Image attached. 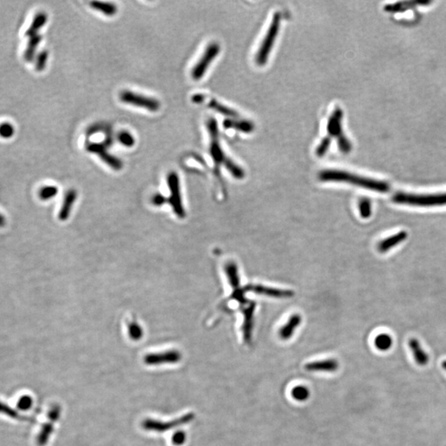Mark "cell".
<instances>
[{"instance_id": "1", "label": "cell", "mask_w": 446, "mask_h": 446, "mask_svg": "<svg viewBox=\"0 0 446 446\" xmlns=\"http://www.w3.org/2000/svg\"><path fill=\"white\" fill-rule=\"evenodd\" d=\"M319 180L322 182L347 183L379 193H387L390 189L388 183L357 176L340 169H324L321 171Z\"/></svg>"}, {"instance_id": "2", "label": "cell", "mask_w": 446, "mask_h": 446, "mask_svg": "<svg viewBox=\"0 0 446 446\" xmlns=\"http://www.w3.org/2000/svg\"><path fill=\"white\" fill-rule=\"evenodd\" d=\"M210 138H211V144H210V154L213 160L216 164H223L225 167L230 171V173L237 179H242L244 177V171L241 169L240 167L234 164L229 158L226 157L225 153L222 151V147L220 145L219 138H218V125L213 118H211L208 123Z\"/></svg>"}, {"instance_id": "3", "label": "cell", "mask_w": 446, "mask_h": 446, "mask_svg": "<svg viewBox=\"0 0 446 446\" xmlns=\"http://www.w3.org/2000/svg\"><path fill=\"white\" fill-rule=\"evenodd\" d=\"M393 202L398 204H407L411 206L431 207L442 206L446 204V193L439 194H411V193H397L393 196Z\"/></svg>"}, {"instance_id": "4", "label": "cell", "mask_w": 446, "mask_h": 446, "mask_svg": "<svg viewBox=\"0 0 446 446\" xmlns=\"http://www.w3.org/2000/svg\"><path fill=\"white\" fill-rule=\"evenodd\" d=\"M280 22H281V15L280 13H276V14H273L269 28L263 38L262 43L260 44V48L258 50L257 54L255 56V61L258 64L263 65L267 62L280 31Z\"/></svg>"}, {"instance_id": "5", "label": "cell", "mask_w": 446, "mask_h": 446, "mask_svg": "<svg viewBox=\"0 0 446 446\" xmlns=\"http://www.w3.org/2000/svg\"><path fill=\"white\" fill-rule=\"evenodd\" d=\"M167 183L170 190V197L168 199L169 204L173 208L174 212L179 218H184L185 211L183 207L181 194H180V179L176 172H171L167 177Z\"/></svg>"}, {"instance_id": "6", "label": "cell", "mask_w": 446, "mask_h": 446, "mask_svg": "<svg viewBox=\"0 0 446 446\" xmlns=\"http://www.w3.org/2000/svg\"><path fill=\"white\" fill-rule=\"evenodd\" d=\"M119 98L121 101L125 104L140 107L149 111L156 112L160 109V102L157 100L147 96L141 95L129 90L121 92Z\"/></svg>"}, {"instance_id": "7", "label": "cell", "mask_w": 446, "mask_h": 446, "mask_svg": "<svg viewBox=\"0 0 446 446\" xmlns=\"http://www.w3.org/2000/svg\"><path fill=\"white\" fill-rule=\"evenodd\" d=\"M342 114L341 109H336L335 111L333 112L332 115L329 119L328 129L329 133L332 135H336L338 136V141H339V145L340 148L342 151H344L345 153H348L349 151L351 150V142H349L348 138L345 136L342 131Z\"/></svg>"}, {"instance_id": "8", "label": "cell", "mask_w": 446, "mask_h": 446, "mask_svg": "<svg viewBox=\"0 0 446 446\" xmlns=\"http://www.w3.org/2000/svg\"><path fill=\"white\" fill-rule=\"evenodd\" d=\"M219 52L220 46L218 43H211L208 46L202 57L200 58V60L192 71V77L193 80H198L203 77L209 65L218 56Z\"/></svg>"}, {"instance_id": "9", "label": "cell", "mask_w": 446, "mask_h": 446, "mask_svg": "<svg viewBox=\"0 0 446 446\" xmlns=\"http://www.w3.org/2000/svg\"><path fill=\"white\" fill-rule=\"evenodd\" d=\"M60 407L58 405L51 407L48 413V422H46L42 428L40 432L38 434L37 438V444L38 446H45L51 437V434L53 432L54 423L57 422L60 418Z\"/></svg>"}, {"instance_id": "10", "label": "cell", "mask_w": 446, "mask_h": 446, "mask_svg": "<svg viewBox=\"0 0 446 446\" xmlns=\"http://www.w3.org/2000/svg\"><path fill=\"white\" fill-rule=\"evenodd\" d=\"M87 151L91 153L96 154L98 157L105 161L109 166L115 170H119L122 168V163L119 159L112 156L107 151L106 147L99 143H90L87 146Z\"/></svg>"}, {"instance_id": "11", "label": "cell", "mask_w": 446, "mask_h": 446, "mask_svg": "<svg viewBox=\"0 0 446 446\" xmlns=\"http://www.w3.org/2000/svg\"><path fill=\"white\" fill-rule=\"evenodd\" d=\"M193 418V414L189 413L187 415L183 416L181 418L178 419L174 420L172 422H160L155 420H147L144 422V428L147 431H159V432H163L168 430V429L173 427V426H180V425L185 424L187 422H189Z\"/></svg>"}, {"instance_id": "12", "label": "cell", "mask_w": 446, "mask_h": 446, "mask_svg": "<svg viewBox=\"0 0 446 446\" xmlns=\"http://www.w3.org/2000/svg\"><path fill=\"white\" fill-rule=\"evenodd\" d=\"M244 293L247 292L260 294V295L268 296V297H276V298H286L292 297L293 293L290 290H281V289H273L269 287L262 286V285H248L243 288Z\"/></svg>"}, {"instance_id": "13", "label": "cell", "mask_w": 446, "mask_h": 446, "mask_svg": "<svg viewBox=\"0 0 446 446\" xmlns=\"http://www.w3.org/2000/svg\"><path fill=\"white\" fill-rule=\"evenodd\" d=\"M339 362L335 359L317 360L305 364L304 368L308 372L315 373H334L339 368Z\"/></svg>"}, {"instance_id": "14", "label": "cell", "mask_w": 446, "mask_h": 446, "mask_svg": "<svg viewBox=\"0 0 446 446\" xmlns=\"http://www.w3.org/2000/svg\"><path fill=\"white\" fill-rule=\"evenodd\" d=\"M180 358V354L178 351H171L164 353L147 355L145 358V362L150 365H158L163 363H176Z\"/></svg>"}, {"instance_id": "15", "label": "cell", "mask_w": 446, "mask_h": 446, "mask_svg": "<svg viewBox=\"0 0 446 446\" xmlns=\"http://www.w3.org/2000/svg\"><path fill=\"white\" fill-rule=\"evenodd\" d=\"M255 304L254 302H251V304L247 305L244 308V325L242 326L244 340L247 343H250L252 336V330H253L254 313H255Z\"/></svg>"}, {"instance_id": "16", "label": "cell", "mask_w": 446, "mask_h": 446, "mask_svg": "<svg viewBox=\"0 0 446 446\" xmlns=\"http://www.w3.org/2000/svg\"><path fill=\"white\" fill-rule=\"evenodd\" d=\"M302 322V317L298 314L292 315L289 321L279 331V336L283 340H288L293 336L297 327Z\"/></svg>"}, {"instance_id": "17", "label": "cell", "mask_w": 446, "mask_h": 446, "mask_svg": "<svg viewBox=\"0 0 446 446\" xmlns=\"http://www.w3.org/2000/svg\"><path fill=\"white\" fill-rule=\"evenodd\" d=\"M406 237H407V232L405 231H401L398 233L389 236V238H386L382 242H380L378 245V250L381 253H386L389 250L406 240Z\"/></svg>"}, {"instance_id": "18", "label": "cell", "mask_w": 446, "mask_h": 446, "mask_svg": "<svg viewBox=\"0 0 446 446\" xmlns=\"http://www.w3.org/2000/svg\"><path fill=\"white\" fill-rule=\"evenodd\" d=\"M409 347L411 349L414 360L420 366H426L428 364L430 357L428 354L423 350L422 346L417 339L409 340Z\"/></svg>"}, {"instance_id": "19", "label": "cell", "mask_w": 446, "mask_h": 446, "mask_svg": "<svg viewBox=\"0 0 446 446\" xmlns=\"http://www.w3.org/2000/svg\"><path fill=\"white\" fill-rule=\"evenodd\" d=\"M76 198H77V193L75 190H70L67 192L59 214L60 221H65L68 219Z\"/></svg>"}, {"instance_id": "20", "label": "cell", "mask_w": 446, "mask_h": 446, "mask_svg": "<svg viewBox=\"0 0 446 446\" xmlns=\"http://www.w3.org/2000/svg\"><path fill=\"white\" fill-rule=\"evenodd\" d=\"M225 272L227 273L229 282L234 290L240 289V278L238 273V268L236 264L234 262H229L225 266Z\"/></svg>"}, {"instance_id": "21", "label": "cell", "mask_w": 446, "mask_h": 446, "mask_svg": "<svg viewBox=\"0 0 446 446\" xmlns=\"http://www.w3.org/2000/svg\"><path fill=\"white\" fill-rule=\"evenodd\" d=\"M47 21V15L45 13H39L37 14L34 18L33 21L31 22V26L27 29L26 31V36L28 38H31L32 36L38 34V31L42 27L46 24Z\"/></svg>"}, {"instance_id": "22", "label": "cell", "mask_w": 446, "mask_h": 446, "mask_svg": "<svg viewBox=\"0 0 446 446\" xmlns=\"http://www.w3.org/2000/svg\"><path fill=\"white\" fill-rule=\"evenodd\" d=\"M41 41H42V36L39 34L29 38L27 49L24 53L25 60H27V62H31L33 60L36 50L38 48V45L40 44Z\"/></svg>"}, {"instance_id": "23", "label": "cell", "mask_w": 446, "mask_h": 446, "mask_svg": "<svg viewBox=\"0 0 446 446\" xmlns=\"http://www.w3.org/2000/svg\"><path fill=\"white\" fill-rule=\"evenodd\" d=\"M90 6L97 11L101 12L105 15L110 16V17L115 15L116 13L118 11L117 6L112 3L93 1V2L90 3Z\"/></svg>"}, {"instance_id": "24", "label": "cell", "mask_w": 446, "mask_h": 446, "mask_svg": "<svg viewBox=\"0 0 446 446\" xmlns=\"http://www.w3.org/2000/svg\"><path fill=\"white\" fill-rule=\"evenodd\" d=\"M431 2H401V3H397L395 5H387L384 8V9L388 12H391V13H396V12H402L405 11V10H408V9H413V8L415 7L416 5H428Z\"/></svg>"}, {"instance_id": "25", "label": "cell", "mask_w": 446, "mask_h": 446, "mask_svg": "<svg viewBox=\"0 0 446 446\" xmlns=\"http://www.w3.org/2000/svg\"><path fill=\"white\" fill-rule=\"evenodd\" d=\"M374 346L380 351H388L393 347V338L389 334H380L376 336Z\"/></svg>"}, {"instance_id": "26", "label": "cell", "mask_w": 446, "mask_h": 446, "mask_svg": "<svg viewBox=\"0 0 446 446\" xmlns=\"http://www.w3.org/2000/svg\"><path fill=\"white\" fill-rule=\"evenodd\" d=\"M310 395L311 393L308 388L303 385H297L291 391V396L297 402H306V400L309 399Z\"/></svg>"}, {"instance_id": "27", "label": "cell", "mask_w": 446, "mask_h": 446, "mask_svg": "<svg viewBox=\"0 0 446 446\" xmlns=\"http://www.w3.org/2000/svg\"><path fill=\"white\" fill-rule=\"evenodd\" d=\"M0 414H4V415L8 416L9 418L15 420H20V421H23V420L26 419L24 418V416L21 415L20 413H18L17 410H14V408L10 407L9 405L2 402H0Z\"/></svg>"}, {"instance_id": "28", "label": "cell", "mask_w": 446, "mask_h": 446, "mask_svg": "<svg viewBox=\"0 0 446 446\" xmlns=\"http://www.w3.org/2000/svg\"><path fill=\"white\" fill-rule=\"evenodd\" d=\"M359 212L360 215L362 218H369L372 214V204H371L370 200L368 198H363L360 200L359 202Z\"/></svg>"}, {"instance_id": "29", "label": "cell", "mask_w": 446, "mask_h": 446, "mask_svg": "<svg viewBox=\"0 0 446 446\" xmlns=\"http://www.w3.org/2000/svg\"><path fill=\"white\" fill-rule=\"evenodd\" d=\"M209 107L216 110V111L219 112L220 114H224V115L229 116V117H238L239 116L232 109H229V108L225 107L224 105H221L218 101H216L215 99L212 100L210 104H209Z\"/></svg>"}, {"instance_id": "30", "label": "cell", "mask_w": 446, "mask_h": 446, "mask_svg": "<svg viewBox=\"0 0 446 446\" xmlns=\"http://www.w3.org/2000/svg\"><path fill=\"white\" fill-rule=\"evenodd\" d=\"M118 138L121 144L123 145L124 147H133L135 144V139H134L133 135H131L128 131H121L120 133L118 134Z\"/></svg>"}, {"instance_id": "31", "label": "cell", "mask_w": 446, "mask_h": 446, "mask_svg": "<svg viewBox=\"0 0 446 446\" xmlns=\"http://www.w3.org/2000/svg\"><path fill=\"white\" fill-rule=\"evenodd\" d=\"M32 404H33V400L31 398V396H22L18 399L17 407L19 411H27L32 406Z\"/></svg>"}, {"instance_id": "32", "label": "cell", "mask_w": 446, "mask_h": 446, "mask_svg": "<svg viewBox=\"0 0 446 446\" xmlns=\"http://www.w3.org/2000/svg\"><path fill=\"white\" fill-rule=\"evenodd\" d=\"M57 193L58 189L56 187L47 186L41 189L39 196H40L41 199L48 200L55 197Z\"/></svg>"}, {"instance_id": "33", "label": "cell", "mask_w": 446, "mask_h": 446, "mask_svg": "<svg viewBox=\"0 0 446 446\" xmlns=\"http://www.w3.org/2000/svg\"><path fill=\"white\" fill-rule=\"evenodd\" d=\"M129 335L132 340H140L143 335L142 327L138 323H131L128 326Z\"/></svg>"}, {"instance_id": "34", "label": "cell", "mask_w": 446, "mask_h": 446, "mask_svg": "<svg viewBox=\"0 0 446 446\" xmlns=\"http://www.w3.org/2000/svg\"><path fill=\"white\" fill-rule=\"evenodd\" d=\"M48 60V53L47 51H43L39 53L37 60H36V70L38 71H43L46 67V64Z\"/></svg>"}, {"instance_id": "35", "label": "cell", "mask_w": 446, "mask_h": 446, "mask_svg": "<svg viewBox=\"0 0 446 446\" xmlns=\"http://www.w3.org/2000/svg\"><path fill=\"white\" fill-rule=\"evenodd\" d=\"M14 127L9 122L0 124V135L4 138H10L14 135Z\"/></svg>"}, {"instance_id": "36", "label": "cell", "mask_w": 446, "mask_h": 446, "mask_svg": "<svg viewBox=\"0 0 446 446\" xmlns=\"http://www.w3.org/2000/svg\"><path fill=\"white\" fill-rule=\"evenodd\" d=\"M330 139L329 138H324V140L322 141L321 142V144L319 145V147H318V150H317V153H318V156H322L326 153V150L328 149L329 146H330Z\"/></svg>"}, {"instance_id": "37", "label": "cell", "mask_w": 446, "mask_h": 446, "mask_svg": "<svg viewBox=\"0 0 446 446\" xmlns=\"http://www.w3.org/2000/svg\"><path fill=\"white\" fill-rule=\"evenodd\" d=\"M185 439H186V435L184 432H178L173 437V443L176 445H181L184 444Z\"/></svg>"}, {"instance_id": "38", "label": "cell", "mask_w": 446, "mask_h": 446, "mask_svg": "<svg viewBox=\"0 0 446 446\" xmlns=\"http://www.w3.org/2000/svg\"><path fill=\"white\" fill-rule=\"evenodd\" d=\"M165 202H166V199L162 195H160V194H156V195L154 196L153 198H152V202L156 206H161Z\"/></svg>"}, {"instance_id": "39", "label": "cell", "mask_w": 446, "mask_h": 446, "mask_svg": "<svg viewBox=\"0 0 446 446\" xmlns=\"http://www.w3.org/2000/svg\"><path fill=\"white\" fill-rule=\"evenodd\" d=\"M202 98H203V96L202 94H196V95L193 96V98H192V101L193 102H202Z\"/></svg>"}, {"instance_id": "40", "label": "cell", "mask_w": 446, "mask_h": 446, "mask_svg": "<svg viewBox=\"0 0 446 446\" xmlns=\"http://www.w3.org/2000/svg\"><path fill=\"white\" fill-rule=\"evenodd\" d=\"M5 218H3L2 216L0 215V227H3V226H5Z\"/></svg>"}, {"instance_id": "41", "label": "cell", "mask_w": 446, "mask_h": 446, "mask_svg": "<svg viewBox=\"0 0 446 446\" xmlns=\"http://www.w3.org/2000/svg\"><path fill=\"white\" fill-rule=\"evenodd\" d=\"M441 365H442V368H444V370L446 371V360H444V361L442 362Z\"/></svg>"}]
</instances>
